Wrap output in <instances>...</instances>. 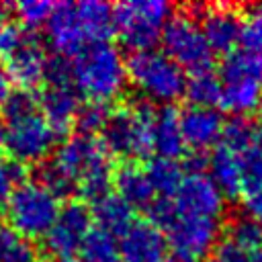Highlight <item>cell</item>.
Masks as SVG:
<instances>
[{
    "label": "cell",
    "instance_id": "6da1fadb",
    "mask_svg": "<svg viewBox=\"0 0 262 262\" xmlns=\"http://www.w3.org/2000/svg\"><path fill=\"white\" fill-rule=\"evenodd\" d=\"M158 106L145 98L113 106L106 125L100 131V143L111 158H123V162H143L154 158L151 127Z\"/></svg>",
    "mask_w": 262,
    "mask_h": 262
},
{
    "label": "cell",
    "instance_id": "7a4b0ae2",
    "mask_svg": "<svg viewBox=\"0 0 262 262\" xmlns=\"http://www.w3.org/2000/svg\"><path fill=\"white\" fill-rule=\"evenodd\" d=\"M127 82L125 57L111 41L88 43L72 59V84L88 100L111 102Z\"/></svg>",
    "mask_w": 262,
    "mask_h": 262
},
{
    "label": "cell",
    "instance_id": "3957f363",
    "mask_svg": "<svg viewBox=\"0 0 262 262\" xmlns=\"http://www.w3.org/2000/svg\"><path fill=\"white\" fill-rule=\"evenodd\" d=\"M127 80L141 92V98L158 104H174L184 96L186 74L164 51L149 49L131 53L125 59Z\"/></svg>",
    "mask_w": 262,
    "mask_h": 262
},
{
    "label": "cell",
    "instance_id": "277c9868",
    "mask_svg": "<svg viewBox=\"0 0 262 262\" xmlns=\"http://www.w3.org/2000/svg\"><path fill=\"white\" fill-rule=\"evenodd\" d=\"M172 6L164 0H133L113 6V35L131 53L149 51L160 43Z\"/></svg>",
    "mask_w": 262,
    "mask_h": 262
},
{
    "label": "cell",
    "instance_id": "5b68a950",
    "mask_svg": "<svg viewBox=\"0 0 262 262\" xmlns=\"http://www.w3.org/2000/svg\"><path fill=\"white\" fill-rule=\"evenodd\" d=\"M59 201L35 180H27L4 201L8 227L27 239L45 237L59 215Z\"/></svg>",
    "mask_w": 262,
    "mask_h": 262
},
{
    "label": "cell",
    "instance_id": "8992f818",
    "mask_svg": "<svg viewBox=\"0 0 262 262\" xmlns=\"http://www.w3.org/2000/svg\"><path fill=\"white\" fill-rule=\"evenodd\" d=\"M162 51L184 70V74L213 70L215 53L211 51L203 31L194 18L184 12L170 14L162 29Z\"/></svg>",
    "mask_w": 262,
    "mask_h": 262
},
{
    "label": "cell",
    "instance_id": "52a82bcc",
    "mask_svg": "<svg viewBox=\"0 0 262 262\" xmlns=\"http://www.w3.org/2000/svg\"><path fill=\"white\" fill-rule=\"evenodd\" d=\"M57 133L51 129V125L45 121L41 113L4 123L2 127V139L4 151L18 160L20 164H41L49 158L53 147H57Z\"/></svg>",
    "mask_w": 262,
    "mask_h": 262
},
{
    "label": "cell",
    "instance_id": "ba28073f",
    "mask_svg": "<svg viewBox=\"0 0 262 262\" xmlns=\"http://www.w3.org/2000/svg\"><path fill=\"white\" fill-rule=\"evenodd\" d=\"M92 225L94 221H92L90 205H86L82 199L68 201L59 209V215L51 225V229L45 233L41 252H45V256L51 262L78 254L82 239L92 229Z\"/></svg>",
    "mask_w": 262,
    "mask_h": 262
},
{
    "label": "cell",
    "instance_id": "9c48e42d",
    "mask_svg": "<svg viewBox=\"0 0 262 262\" xmlns=\"http://www.w3.org/2000/svg\"><path fill=\"white\" fill-rule=\"evenodd\" d=\"M162 233L172 250L201 258L213 252L219 242V219L176 213L174 221Z\"/></svg>",
    "mask_w": 262,
    "mask_h": 262
},
{
    "label": "cell",
    "instance_id": "30bf717a",
    "mask_svg": "<svg viewBox=\"0 0 262 262\" xmlns=\"http://www.w3.org/2000/svg\"><path fill=\"white\" fill-rule=\"evenodd\" d=\"M199 27L213 53L229 55L239 45L244 12L235 4H209L199 18Z\"/></svg>",
    "mask_w": 262,
    "mask_h": 262
},
{
    "label": "cell",
    "instance_id": "8fae6325",
    "mask_svg": "<svg viewBox=\"0 0 262 262\" xmlns=\"http://www.w3.org/2000/svg\"><path fill=\"white\" fill-rule=\"evenodd\" d=\"M111 158V154L102 147L98 137L92 135H82V133H72L68 137H63L57 143V149L53 154V164L57 168H61L70 178L78 180L90 170L94 168L98 162Z\"/></svg>",
    "mask_w": 262,
    "mask_h": 262
},
{
    "label": "cell",
    "instance_id": "7c38bea8",
    "mask_svg": "<svg viewBox=\"0 0 262 262\" xmlns=\"http://www.w3.org/2000/svg\"><path fill=\"white\" fill-rule=\"evenodd\" d=\"M178 213L194 217L219 219L225 207V199L209 178V174H190L184 176L180 188L172 196Z\"/></svg>",
    "mask_w": 262,
    "mask_h": 262
},
{
    "label": "cell",
    "instance_id": "4fadbf2b",
    "mask_svg": "<svg viewBox=\"0 0 262 262\" xmlns=\"http://www.w3.org/2000/svg\"><path fill=\"white\" fill-rule=\"evenodd\" d=\"M47 51L45 43L39 37L37 31H31L25 43L6 59L2 66L6 68L8 76L12 78L18 88L25 90H37L41 84H45V63H47Z\"/></svg>",
    "mask_w": 262,
    "mask_h": 262
},
{
    "label": "cell",
    "instance_id": "5bb4252c",
    "mask_svg": "<svg viewBox=\"0 0 262 262\" xmlns=\"http://www.w3.org/2000/svg\"><path fill=\"white\" fill-rule=\"evenodd\" d=\"M45 27H47V33H45L47 45L51 47L53 55L74 59L88 45V39L76 14V4H70V2L55 4L51 18L47 20Z\"/></svg>",
    "mask_w": 262,
    "mask_h": 262
},
{
    "label": "cell",
    "instance_id": "9a60e30c",
    "mask_svg": "<svg viewBox=\"0 0 262 262\" xmlns=\"http://www.w3.org/2000/svg\"><path fill=\"white\" fill-rule=\"evenodd\" d=\"M117 242L121 262H164L168 256L164 233L147 219H135Z\"/></svg>",
    "mask_w": 262,
    "mask_h": 262
},
{
    "label": "cell",
    "instance_id": "2e32d148",
    "mask_svg": "<svg viewBox=\"0 0 262 262\" xmlns=\"http://www.w3.org/2000/svg\"><path fill=\"white\" fill-rule=\"evenodd\" d=\"M178 119H180V131L188 149L207 151L209 147L219 145L223 123H225L221 111L188 104L178 113Z\"/></svg>",
    "mask_w": 262,
    "mask_h": 262
},
{
    "label": "cell",
    "instance_id": "e0dca14e",
    "mask_svg": "<svg viewBox=\"0 0 262 262\" xmlns=\"http://www.w3.org/2000/svg\"><path fill=\"white\" fill-rule=\"evenodd\" d=\"M39 94V113L57 133V137H68L74 129L76 115L82 106V94L74 86H45Z\"/></svg>",
    "mask_w": 262,
    "mask_h": 262
},
{
    "label": "cell",
    "instance_id": "ac0fdd59",
    "mask_svg": "<svg viewBox=\"0 0 262 262\" xmlns=\"http://www.w3.org/2000/svg\"><path fill=\"white\" fill-rule=\"evenodd\" d=\"M113 186L115 192L135 211H147V207L156 201L147 172L139 162H121L113 172Z\"/></svg>",
    "mask_w": 262,
    "mask_h": 262
},
{
    "label": "cell",
    "instance_id": "d6986e66",
    "mask_svg": "<svg viewBox=\"0 0 262 262\" xmlns=\"http://www.w3.org/2000/svg\"><path fill=\"white\" fill-rule=\"evenodd\" d=\"M174 104L158 106L154 127H151V139H154V154L158 158L168 160H182L188 151L186 141L180 131V119Z\"/></svg>",
    "mask_w": 262,
    "mask_h": 262
},
{
    "label": "cell",
    "instance_id": "ffe728a7",
    "mask_svg": "<svg viewBox=\"0 0 262 262\" xmlns=\"http://www.w3.org/2000/svg\"><path fill=\"white\" fill-rule=\"evenodd\" d=\"M221 98L219 111L229 113L231 117H250L252 111L258 108L262 82L256 78H235V80H221Z\"/></svg>",
    "mask_w": 262,
    "mask_h": 262
},
{
    "label": "cell",
    "instance_id": "44dd1931",
    "mask_svg": "<svg viewBox=\"0 0 262 262\" xmlns=\"http://www.w3.org/2000/svg\"><path fill=\"white\" fill-rule=\"evenodd\" d=\"M209 178L221 192L225 201H237L242 190V172H239V158L223 147L221 143L213 149L209 160Z\"/></svg>",
    "mask_w": 262,
    "mask_h": 262
},
{
    "label": "cell",
    "instance_id": "7402d4cb",
    "mask_svg": "<svg viewBox=\"0 0 262 262\" xmlns=\"http://www.w3.org/2000/svg\"><path fill=\"white\" fill-rule=\"evenodd\" d=\"M92 221L96 227L108 231L117 239L135 223V209L127 205L117 192H108L100 201H96L92 207Z\"/></svg>",
    "mask_w": 262,
    "mask_h": 262
},
{
    "label": "cell",
    "instance_id": "603a6c76",
    "mask_svg": "<svg viewBox=\"0 0 262 262\" xmlns=\"http://www.w3.org/2000/svg\"><path fill=\"white\" fill-rule=\"evenodd\" d=\"M76 14L88 43L108 41L113 35V6L100 0H84L76 4Z\"/></svg>",
    "mask_w": 262,
    "mask_h": 262
},
{
    "label": "cell",
    "instance_id": "cb8c5ba5",
    "mask_svg": "<svg viewBox=\"0 0 262 262\" xmlns=\"http://www.w3.org/2000/svg\"><path fill=\"white\" fill-rule=\"evenodd\" d=\"M221 88H223V82H221L219 74H215L213 70L194 72V74L186 76L184 98L192 106L215 108L221 98Z\"/></svg>",
    "mask_w": 262,
    "mask_h": 262
},
{
    "label": "cell",
    "instance_id": "d4e9b609",
    "mask_svg": "<svg viewBox=\"0 0 262 262\" xmlns=\"http://www.w3.org/2000/svg\"><path fill=\"white\" fill-rule=\"evenodd\" d=\"M145 172H147L154 192L160 196H174L186 176L178 160H168V158H158V156L147 160Z\"/></svg>",
    "mask_w": 262,
    "mask_h": 262
},
{
    "label": "cell",
    "instance_id": "484cf974",
    "mask_svg": "<svg viewBox=\"0 0 262 262\" xmlns=\"http://www.w3.org/2000/svg\"><path fill=\"white\" fill-rule=\"evenodd\" d=\"M78 256L84 262H121L117 237L96 225H92V229L82 239Z\"/></svg>",
    "mask_w": 262,
    "mask_h": 262
},
{
    "label": "cell",
    "instance_id": "4316f807",
    "mask_svg": "<svg viewBox=\"0 0 262 262\" xmlns=\"http://www.w3.org/2000/svg\"><path fill=\"white\" fill-rule=\"evenodd\" d=\"M256 129L258 125L254 123L252 117H229L223 123L221 131V145L233 151L235 156L248 151L256 143Z\"/></svg>",
    "mask_w": 262,
    "mask_h": 262
},
{
    "label": "cell",
    "instance_id": "83f0119b",
    "mask_svg": "<svg viewBox=\"0 0 262 262\" xmlns=\"http://www.w3.org/2000/svg\"><path fill=\"white\" fill-rule=\"evenodd\" d=\"M35 182L41 184L47 192H51L57 201L68 199L72 201L78 194V184L74 178H70L61 168L53 164V160H45L37 164L35 168Z\"/></svg>",
    "mask_w": 262,
    "mask_h": 262
},
{
    "label": "cell",
    "instance_id": "f1b7e54d",
    "mask_svg": "<svg viewBox=\"0 0 262 262\" xmlns=\"http://www.w3.org/2000/svg\"><path fill=\"white\" fill-rule=\"evenodd\" d=\"M0 262H39V250L14 229L0 227Z\"/></svg>",
    "mask_w": 262,
    "mask_h": 262
},
{
    "label": "cell",
    "instance_id": "f546056e",
    "mask_svg": "<svg viewBox=\"0 0 262 262\" xmlns=\"http://www.w3.org/2000/svg\"><path fill=\"white\" fill-rule=\"evenodd\" d=\"M111 113H113L111 102H102V100H86V102H82V106H80V111L76 115V121H74L76 133L96 137V133H100L102 127L106 125Z\"/></svg>",
    "mask_w": 262,
    "mask_h": 262
},
{
    "label": "cell",
    "instance_id": "4dcf8cb0",
    "mask_svg": "<svg viewBox=\"0 0 262 262\" xmlns=\"http://www.w3.org/2000/svg\"><path fill=\"white\" fill-rule=\"evenodd\" d=\"M225 229H227L225 237L233 242L235 246H239L242 250H246L248 254L262 248V223L242 215V217L231 219Z\"/></svg>",
    "mask_w": 262,
    "mask_h": 262
},
{
    "label": "cell",
    "instance_id": "1f68e13d",
    "mask_svg": "<svg viewBox=\"0 0 262 262\" xmlns=\"http://www.w3.org/2000/svg\"><path fill=\"white\" fill-rule=\"evenodd\" d=\"M239 45H242V51L254 55L262 66V4L248 6V12L244 14Z\"/></svg>",
    "mask_w": 262,
    "mask_h": 262
},
{
    "label": "cell",
    "instance_id": "d6a6232c",
    "mask_svg": "<svg viewBox=\"0 0 262 262\" xmlns=\"http://www.w3.org/2000/svg\"><path fill=\"white\" fill-rule=\"evenodd\" d=\"M39 113V94L37 90H25V88H14L10 92V96L4 100V104L0 106V115L4 119V123L29 117Z\"/></svg>",
    "mask_w": 262,
    "mask_h": 262
},
{
    "label": "cell",
    "instance_id": "836d02e7",
    "mask_svg": "<svg viewBox=\"0 0 262 262\" xmlns=\"http://www.w3.org/2000/svg\"><path fill=\"white\" fill-rule=\"evenodd\" d=\"M53 8L55 4L49 0H20L12 4V12L18 18V25L29 31H37L39 27L47 25Z\"/></svg>",
    "mask_w": 262,
    "mask_h": 262
},
{
    "label": "cell",
    "instance_id": "e575fe53",
    "mask_svg": "<svg viewBox=\"0 0 262 262\" xmlns=\"http://www.w3.org/2000/svg\"><path fill=\"white\" fill-rule=\"evenodd\" d=\"M27 180H29L27 166L10 158L6 151H0V201L4 203Z\"/></svg>",
    "mask_w": 262,
    "mask_h": 262
},
{
    "label": "cell",
    "instance_id": "d590c367",
    "mask_svg": "<svg viewBox=\"0 0 262 262\" xmlns=\"http://www.w3.org/2000/svg\"><path fill=\"white\" fill-rule=\"evenodd\" d=\"M239 158V172H242V190L246 194H254V192H262V154L256 149V145L244 154L237 156Z\"/></svg>",
    "mask_w": 262,
    "mask_h": 262
},
{
    "label": "cell",
    "instance_id": "8d00e7d4",
    "mask_svg": "<svg viewBox=\"0 0 262 262\" xmlns=\"http://www.w3.org/2000/svg\"><path fill=\"white\" fill-rule=\"evenodd\" d=\"M29 29L20 27L18 23H12V20H6L2 27H0V61H6L23 43L25 39L29 37Z\"/></svg>",
    "mask_w": 262,
    "mask_h": 262
},
{
    "label": "cell",
    "instance_id": "74e56055",
    "mask_svg": "<svg viewBox=\"0 0 262 262\" xmlns=\"http://www.w3.org/2000/svg\"><path fill=\"white\" fill-rule=\"evenodd\" d=\"M45 86H74L72 84V63L66 57L49 55L45 63Z\"/></svg>",
    "mask_w": 262,
    "mask_h": 262
},
{
    "label": "cell",
    "instance_id": "f35d334b",
    "mask_svg": "<svg viewBox=\"0 0 262 262\" xmlns=\"http://www.w3.org/2000/svg\"><path fill=\"white\" fill-rule=\"evenodd\" d=\"M213 262H252L250 254L246 250H242L239 246H235L233 242H229L227 237L219 239L213 248Z\"/></svg>",
    "mask_w": 262,
    "mask_h": 262
},
{
    "label": "cell",
    "instance_id": "ab89813d",
    "mask_svg": "<svg viewBox=\"0 0 262 262\" xmlns=\"http://www.w3.org/2000/svg\"><path fill=\"white\" fill-rule=\"evenodd\" d=\"M209 160H211V154H209V151L188 149L180 164H182V170H184L186 176H190V174H207V170H209Z\"/></svg>",
    "mask_w": 262,
    "mask_h": 262
},
{
    "label": "cell",
    "instance_id": "60d3db41",
    "mask_svg": "<svg viewBox=\"0 0 262 262\" xmlns=\"http://www.w3.org/2000/svg\"><path fill=\"white\" fill-rule=\"evenodd\" d=\"M242 209H244L246 217L262 223V192H254V194L242 196Z\"/></svg>",
    "mask_w": 262,
    "mask_h": 262
},
{
    "label": "cell",
    "instance_id": "b9f144b4",
    "mask_svg": "<svg viewBox=\"0 0 262 262\" xmlns=\"http://www.w3.org/2000/svg\"><path fill=\"white\" fill-rule=\"evenodd\" d=\"M12 84H14V82H12V78L8 76L6 68L0 63V106L4 104V100H6V98L10 96V92L14 90V88H12Z\"/></svg>",
    "mask_w": 262,
    "mask_h": 262
},
{
    "label": "cell",
    "instance_id": "7bdbcfd3",
    "mask_svg": "<svg viewBox=\"0 0 262 262\" xmlns=\"http://www.w3.org/2000/svg\"><path fill=\"white\" fill-rule=\"evenodd\" d=\"M164 262H199V258H194L190 254H184V252L172 250V252H168V256H166Z\"/></svg>",
    "mask_w": 262,
    "mask_h": 262
},
{
    "label": "cell",
    "instance_id": "ee69618b",
    "mask_svg": "<svg viewBox=\"0 0 262 262\" xmlns=\"http://www.w3.org/2000/svg\"><path fill=\"white\" fill-rule=\"evenodd\" d=\"M12 10V6L10 4H4V2H0V27L6 23V16H8V12Z\"/></svg>",
    "mask_w": 262,
    "mask_h": 262
},
{
    "label": "cell",
    "instance_id": "f6af8a7d",
    "mask_svg": "<svg viewBox=\"0 0 262 262\" xmlns=\"http://www.w3.org/2000/svg\"><path fill=\"white\" fill-rule=\"evenodd\" d=\"M254 145H256V149L262 154V123H260L258 129H256V143H254Z\"/></svg>",
    "mask_w": 262,
    "mask_h": 262
},
{
    "label": "cell",
    "instance_id": "bcb514c9",
    "mask_svg": "<svg viewBox=\"0 0 262 262\" xmlns=\"http://www.w3.org/2000/svg\"><path fill=\"white\" fill-rule=\"evenodd\" d=\"M55 262H84L78 254H74V256H68V258H61V260H55Z\"/></svg>",
    "mask_w": 262,
    "mask_h": 262
},
{
    "label": "cell",
    "instance_id": "7dc6e473",
    "mask_svg": "<svg viewBox=\"0 0 262 262\" xmlns=\"http://www.w3.org/2000/svg\"><path fill=\"white\" fill-rule=\"evenodd\" d=\"M258 113L262 115V94H260V102H258Z\"/></svg>",
    "mask_w": 262,
    "mask_h": 262
},
{
    "label": "cell",
    "instance_id": "c3c4849f",
    "mask_svg": "<svg viewBox=\"0 0 262 262\" xmlns=\"http://www.w3.org/2000/svg\"><path fill=\"white\" fill-rule=\"evenodd\" d=\"M0 139H2V127H0Z\"/></svg>",
    "mask_w": 262,
    "mask_h": 262
},
{
    "label": "cell",
    "instance_id": "681fc988",
    "mask_svg": "<svg viewBox=\"0 0 262 262\" xmlns=\"http://www.w3.org/2000/svg\"><path fill=\"white\" fill-rule=\"evenodd\" d=\"M207 262H213V260H207Z\"/></svg>",
    "mask_w": 262,
    "mask_h": 262
},
{
    "label": "cell",
    "instance_id": "f907efd6",
    "mask_svg": "<svg viewBox=\"0 0 262 262\" xmlns=\"http://www.w3.org/2000/svg\"><path fill=\"white\" fill-rule=\"evenodd\" d=\"M0 219H2V217H0Z\"/></svg>",
    "mask_w": 262,
    "mask_h": 262
}]
</instances>
